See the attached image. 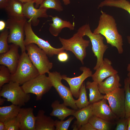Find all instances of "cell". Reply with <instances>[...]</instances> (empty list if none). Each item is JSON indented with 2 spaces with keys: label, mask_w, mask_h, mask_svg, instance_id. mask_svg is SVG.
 Segmentation results:
<instances>
[{
  "label": "cell",
  "mask_w": 130,
  "mask_h": 130,
  "mask_svg": "<svg viewBox=\"0 0 130 130\" xmlns=\"http://www.w3.org/2000/svg\"><path fill=\"white\" fill-rule=\"evenodd\" d=\"M105 6L122 9L127 12L130 15V2L127 0H104L100 3L98 8Z\"/></svg>",
  "instance_id": "484cf974"
},
{
  "label": "cell",
  "mask_w": 130,
  "mask_h": 130,
  "mask_svg": "<svg viewBox=\"0 0 130 130\" xmlns=\"http://www.w3.org/2000/svg\"><path fill=\"white\" fill-rule=\"evenodd\" d=\"M107 100L104 98L92 104L93 115L113 123L118 119L107 104Z\"/></svg>",
  "instance_id": "5bb4252c"
},
{
  "label": "cell",
  "mask_w": 130,
  "mask_h": 130,
  "mask_svg": "<svg viewBox=\"0 0 130 130\" xmlns=\"http://www.w3.org/2000/svg\"><path fill=\"white\" fill-rule=\"evenodd\" d=\"M75 118L74 116H71L64 121L56 120L54 121L55 130H68L71 122Z\"/></svg>",
  "instance_id": "d6a6232c"
},
{
  "label": "cell",
  "mask_w": 130,
  "mask_h": 130,
  "mask_svg": "<svg viewBox=\"0 0 130 130\" xmlns=\"http://www.w3.org/2000/svg\"><path fill=\"white\" fill-rule=\"evenodd\" d=\"M39 8L47 10L52 9L59 12L63 10L59 0H44L40 5Z\"/></svg>",
  "instance_id": "f546056e"
},
{
  "label": "cell",
  "mask_w": 130,
  "mask_h": 130,
  "mask_svg": "<svg viewBox=\"0 0 130 130\" xmlns=\"http://www.w3.org/2000/svg\"><path fill=\"white\" fill-rule=\"evenodd\" d=\"M83 37L79 28L77 32L69 39L59 38L63 49L72 52L82 64H84L83 60L86 55V48L90 42L89 40L84 39Z\"/></svg>",
  "instance_id": "3957f363"
},
{
  "label": "cell",
  "mask_w": 130,
  "mask_h": 130,
  "mask_svg": "<svg viewBox=\"0 0 130 130\" xmlns=\"http://www.w3.org/2000/svg\"><path fill=\"white\" fill-rule=\"evenodd\" d=\"M26 49L30 60L39 74H48L50 72L53 64L49 61L48 56L43 50L33 43L26 46Z\"/></svg>",
  "instance_id": "8992f818"
},
{
  "label": "cell",
  "mask_w": 130,
  "mask_h": 130,
  "mask_svg": "<svg viewBox=\"0 0 130 130\" xmlns=\"http://www.w3.org/2000/svg\"><path fill=\"white\" fill-rule=\"evenodd\" d=\"M64 4L65 5H67L70 3V0H63Z\"/></svg>",
  "instance_id": "f6af8a7d"
},
{
  "label": "cell",
  "mask_w": 130,
  "mask_h": 130,
  "mask_svg": "<svg viewBox=\"0 0 130 130\" xmlns=\"http://www.w3.org/2000/svg\"><path fill=\"white\" fill-rule=\"evenodd\" d=\"M128 41L129 43L130 44V36L127 37ZM127 70L129 72H130V63L128 64L127 67Z\"/></svg>",
  "instance_id": "60d3db41"
},
{
  "label": "cell",
  "mask_w": 130,
  "mask_h": 130,
  "mask_svg": "<svg viewBox=\"0 0 130 130\" xmlns=\"http://www.w3.org/2000/svg\"><path fill=\"white\" fill-rule=\"evenodd\" d=\"M31 107L21 108L17 117L19 121L20 130H35L36 119Z\"/></svg>",
  "instance_id": "2e32d148"
},
{
  "label": "cell",
  "mask_w": 130,
  "mask_h": 130,
  "mask_svg": "<svg viewBox=\"0 0 130 130\" xmlns=\"http://www.w3.org/2000/svg\"><path fill=\"white\" fill-rule=\"evenodd\" d=\"M6 24L3 20H1L0 21V31L1 32L3 31L6 27Z\"/></svg>",
  "instance_id": "f35d334b"
},
{
  "label": "cell",
  "mask_w": 130,
  "mask_h": 130,
  "mask_svg": "<svg viewBox=\"0 0 130 130\" xmlns=\"http://www.w3.org/2000/svg\"><path fill=\"white\" fill-rule=\"evenodd\" d=\"M6 28L1 31L0 34V54L7 52L9 50L10 45L8 44L7 39L9 33Z\"/></svg>",
  "instance_id": "4dcf8cb0"
},
{
  "label": "cell",
  "mask_w": 130,
  "mask_h": 130,
  "mask_svg": "<svg viewBox=\"0 0 130 130\" xmlns=\"http://www.w3.org/2000/svg\"><path fill=\"white\" fill-rule=\"evenodd\" d=\"M34 2H30L24 4L23 13L25 17L29 19L28 21L32 25L37 26L39 20V18H47L48 17L46 11L47 10L42 8L37 9L34 6Z\"/></svg>",
  "instance_id": "9a60e30c"
},
{
  "label": "cell",
  "mask_w": 130,
  "mask_h": 130,
  "mask_svg": "<svg viewBox=\"0 0 130 130\" xmlns=\"http://www.w3.org/2000/svg\"><path fill=\"white\" fill-rule=\"evenodd\" d=\"M11 74L8 68L6 66H0V89L5 84L11 81Z\"/></svg>",
  "instance_id": "1f68e13d"
},
{
  "label": "cell",
  "mask_w": 130,
  "mask_h": 130,
  "mask_svg": "<svg viewBox=\"0 0 130 130\" xmlns=\"http://www.w3.org/2000/svg\"><path fill=\"white\" fill-rule=\"evenodd\" d=\"M101 12L98 25L93 33L104 36L107 43L115 47L119 54L122 53L124 52L123 38L118 32L115 20L112 16L102 10Z\"/></svg>",
  "instance_id": "6da1fadb"
},
{
  "label": "cell",
  "mask_w": 130,
  "mask_h": 130,
  "mask_svg": "<svg viewBox=\"0 0 130 130\" xmlns=\"http://www.w3.org/2000/svg\"><path fill=\"white\" fill-rule=\"evenodd\" d=\"M80 28L84 36H86L88 37L91 42L92 50L97 58L96 63L93 68L96 70L102 63L104 54L108 48V46L104 44L103 35L94 33L91 32L89 24H85Z\"/></svg>",
  "instance_id": "52a82bcc"
},
{
  "label": "cell",
  "mask_w": 130,
  "mask_h": 130,
  "mask_svg": "<svg viewBox=\"0 0 130 130\" xmlns=\"http://www.w3.org/2000/svg\"><path fill=\"white\" fill-rule=\"evenodd\" d=\"M51 106L52 110L50 115L56 117L61 120H64L69 116L73 115L77 110L68 108L63 103L60 104V101L57 100L53 102Z\"/></svg>",
  "instance_id": "7402d4cb"
},
{
  "label": "cell",
  "mask_w": 130,
  "mask_h": 130,
  "mask_svg": "<svg viewBox=\"0 0 130 130\" xmlns=\"http://www.w3.org/2000/svg\"><path fill=\"white\" fill-rule=\"evenodd\" d=\"M24 3L30 2H35V0H17Z\"/></svg>",
  "instance_id": "b9f144b4"
},
{
  "label": "cell",
  "mask_w": 130,
  "mask_h": 130,
  "mask_svg": "<svg viewBox=\"0 0 130 130\" xmlns=\"http://www.w3.org/2000/svg\"><path fill=\"white\" fill-rule=\"evenodd\" d=\"M38 70L30 60L26 52L22 53L15 73L11 75V81L20 85L34 78L39 74Z\"/></svg>",
  "instance_id": "7a4b0ae2"
},
{
  "label": "cell",
  "mask_w": 130,
  "mask_h": 130,
  "mask_svg": "<svg viewBox=\"0 0 130 130\" xmlns=\"http://www.w3.org/2000/svg\"><path fill=\"white\" fill-rule=\"evenodd\" d=\"M98 84L93 81L91 82L87 81L86 84V89H89V102L90 104L98 101L104 98V95L101 94L99 91Z\"/></svg>",
  "instance_id": "d4e9b609"
},
{
  "label": "cell",
  "mask_w": 130,
  "mask_h": 130,
  "mask_svg": "<svg viewBox=\"0 0 130 130\" xmlns=\"http://www.w3.org/2000/svg\"><path fill=\"white\" fill-rule=\"evenodd\" d=\"M58 55V60L61 62H65L68 59V55L66 52H61Z\"/></svg>",
  "instance_id": "d590c367"
},
{
  "label": "cell",
  "mask_w": 130,
  "mask_h": 130,
  "mask_svg": "<svg viewBox=\"0 0 130 130\" xmlns=\"http://www.w3.org/2000/svg\"><path fill=\"white\" fill-rule=\"evenodd\" d=\"M120 78L117 74L110 76L104 81L98 84L99 91L101 94H108L120 87Z\"/></svg>",
  "instance_id": "d6986e66"
},
{
  "label": "cell",
  "mask_w": 130,
  "mask_h": 130,
  "mask_svg": "<svg viewBox=\"0 0 130 130\" xmlns=\"http://www.w3.org/2000/svg\"><path fill=\"white\" fill-rule=\"evenodd\" d=\"M8 0H0V8H4Z\"/></svg>",
  "instance_id": "74e56055"
},
{
  "label": "cell",
  "mask_w": 130,
  "mask_h": 130,
  "mask_svg": "<svg viewBox=\"0 0 130 130\" xmlns=\"http://www.w3.org/2000/svg\"><path fill=\"white\" fill-rule=\"evenodd\" d=\"M112 64L111 61L108 58L104 59L102 64L91 77L93 81L99 84L105 78L117 74L118 71L113 68Z\"/></svg>",
  "instance_id": "e0dca14e"
},
{
  "label": "cell",
  "mask_w": 130,
  "mask_h": 130,
  "mask_svg": "<svg viewBox=\"0 0 130 130\" xmlns=\"http://www.w3.org/2000/svg\"><path fill=\"white\" fill-rule=\"evenodd\" d=\"M31 26V23L28 21L25 25V38L24 40V43L25 46L30 44H35L50 57L54 55H58L60 53L64 52L65 50L62 47L59 48L54 47L47 41L39 37L33 31Z\"/></svg>",
  "instance_id": "9c48e42d"
},
{
  "label": "cell",
  "mask_w": 130,
  "mask_h": 130,
  "mask_svg": "<svg viewBox=\"0 0 130 130\" xmlns=\"http://www.w3.org/2000/svg\"><path fill=\"white\" fill-rule=\"evenodd\" d=\"M21 107L13 104L8 106H0V121L4 122L17 117Z\"/></svg>",
  "instance_id": "cb8c5ba5"
},
{
  "label": "cell",
  "mask_w": 130,
  "mask_h": 130,
  "mask_svg": "<svg viewBox=\"0 0 130 130\" xmlns=\"http://www.w3.org/2000/svg\"><path fill=\"white\" fill-rule=\"evenodd\" d=\"M0 96L6 98L12 104L20 107L25 105L31 98L30 94L26 93L19 84L12 81L2 86L0 89Z\"/></svg>",
  "instance_id": "5b68a950"
},
{
  "label": "cell",
  "mask_w": 130,
  "mask_h": 130,
  "mask_svg": "<svg viewBox=\"0 0 130 130\" xmlns=\"http://www.w3.org/2000/svg\"><path fill=\"white\" fill-rule=\"evenodd\" d=\"M6 100V99L4 98H0V105H2L5 102V101Z\"/></svg>",
  "instance_id": "ee69618b"
},
{
  "label": "cell",
  "mask_w": 130,
  "mask_h": 130,
  "mask_svg": "<svg viewBox=\"0 0 130 130\" xmlns=\"http://www.w3.org/2000/svg\"><path fill=\"white\" fill-rule=\"evenodd\" d=\"M43 110H39L36 116L35 130H55L54 121L45 114Z\"/></svg>",
  "instance_id": "44dd1931"
},
{
  "label": "cell",
  "mask_w": 130,
  "mask_h": 130,
  "mask_svg": "<svg viewBox=\"0 0 130 130\" xmlns=\"http://www.w3.org/2000/svg\"><path fill=\"white\" fill-rule=\"evenodd\" d=\"M92 104L77 110L73 116L76 119L72 125L73 130H79L83 125L88 123L90 117L93 115L92 110Z\"/></svg>",
  "instance_id": "ac0fdd59"
},
{
  "label": "cell",
  "mask_w": 130,
  "mask_h": 130,
  "mask_svg": "<svg viewBox=\"0 0 130 130\" xmlns=\"http://www.w3.org/2000/svg\"><path fill=\"white\" fill-rule=\"evenodd\" d=\"M52 86L49 78L45 74H39L21 86L26 93L36 95L37 101L41 100L43 96L48 92Z\"/></svg>",
  "instance_id": "ba28073f"
},
{
  "label": "cell",
  "mask_w": 130,
  "mask_h": 130,
  "mask_svg": "<svg viewBox=\"0 0 130 130\" xmlns=\"http://www.w3.org/2000/svg\"><path fill=\"white\" fill-rule=\"evenodd\" d=\"M125 95L124 88L120 87L104 96V98L108 100L112 112L118 119L125 117Z\"/></svg>",
  "instance_id": "8fae6325"
},
{
  "label": "cell",
  "mask_w": 130,
  "mask_h": 130,
  "mask_svg": "<svg viewBox=\"0 0 130 130\" xmlns=\"http://www.w3.org/2000/svg\"><path fill=\"white\" fill-rule=\"evenodd\" d=\"M127 76V78L128 79L130 85V72H129L128 73Z\"/></svg>",
  "instance_id": "7dc6e473"
},
{
  "label": "cell",
  "mask_w": 130,
  "mask_h": 130,
  "mask_svg": "<svg viewBox=\"0 0 130 130\" xmlns=\"http://www.w3.org/2000/svg\"><path fill=\"white\" fill-rule=\"evenodd\" d=\"M50 16L52 18L53 23L49 24V31L53 36L55 37L58 36L62 29L65 28H67L71 30H73L74 29V22L72 23L69 21L62 20L57 16Z\"/></svg>",
  "instance_id": "ffe728a7"
},
{
  "label": "cell",
  "mask_w": 130,
  "mask_h": 130,
  "mask_svg": "<svg viewBox=\"0 0 130 130\" xmlns=\"http://www.w3.org/2000/svg\"><path fill=\"white\" fill-rule=\"evenodd\" d=\"M88 122L96 130H110L113 123L93 115L89 118Z\"/></svg>",
  "instance_id": "4316f807"
},
{
  "label": "cell",
  "mask_w": 130,
  "mask_h": 130,
  "mask_svg": "<svg viewBox=\"0 0 130 130\" xmlns=\"http://www.w3.org/2000/svg\"><path fill=\"white\" fill-rule=\"evenodd\" d=\"M48 77L52 83V86L55 88L61 98L63 101V103L67 106L77 110L78 109L75 103L70 88L64 85L62 83V75L57 72H50Z\"/></svg>",
  "instance_id": "30bf717a"
},
{
  "label": "cell",
  "mask_w": 130,
  "mask_h": 130,
  "mask_svg": "<svg viewBox=\"0 0 130 130\" xmlns=\"http://www.w3.org/2000/svg\"></svg>",
  "instance_id": "c3c4849f"
},
{
  "label": "cell",
  "mask_w": 130,
  "mask_h": 130,
  "mask_svg": "<svg viewBox=\"0 0 130 130\" xmlns=\"http://www.w3.org/2000/svg\"><path fill=\"white\" fill-rule=\"evenodd\" d=\"M5 124L4 122L0 121V130H5Z\"/></svg>",
  "instance_id": "7bdbcfd3"
},
{
  "label": "cell",
  "mask_w": 130,
  "mask_h": 130,
  "mask_svg": "<svg viewBox=\"0 0 130 130\" xmlns=\"http://www.w3.org/2000/svg\"><path fill=\"white\" fill-rule=\"evenodd\" d=\"M24 3L17 0H9L4 9L8 18H23L25 17L23 13Z\"/></svg>",
  "instance_id": "603a6c76"
},
{
  "label": "cell",
  "mask_w": 130,
  "mask_h": 130,
  "mask_svg": "<svg viewBox=\"0 0 130 130\" xmlns=\"http://www.w3.org/2000/svg\"><path fill=\"white\" fill-rule=\"evenodd\" d=\"M44 0H35V7L36 8H38L40 4Z\"/></svg>",
  "instance_id": "ab89813d"
},
{
  "label": "cell",
  "mask_w": 130,
  "mask_h": 130,
  "mask_svg": "<svg viewBox=\"0 0 130 130\" xmlns=\"http://www.w3.org/2000/svg\"><path fill=\"white\" fill-rule=\"evenodd\" d=\"M80 70L82 73L78 77L69 78L65 75H62L63 79L69 84L73 96L77 98H78L79 90L84 81L88 78L91 77L93 74L91 69L86 67H81Z\"/></svg>",
  "instance_id": "4fadbf2b"
},
{
  "label": "cell",
  "mask_w": 130,
  "mask_h": 130,
  "mask_svg": "<svg viewBox=\"0 0 130 130\" xmlns=\"http://www.w3.org/2000/svg\"><path fill=\"white\" fill-rule=\"evenodd\" d=\"M19 46L12 44L10 45L9 50L6 52L0 54V64L6 66L11 74L15 72L20 56L19 53Z\"/></svg>",
  "instance_id": "7c38bea8"
},
{
  "label": "cell",
  "mask_w": 130,
  "mask_h": 130,
  "mask_svg": "<svg viewBox=\"0 0 130 130\" xmlns=\"http://www.w3.org/2000/svg\"><path fill=\"white\" fill-rule=\"evenodd\" d=\"M128 119L125 117L118 119L115 130H127Z\"/></svg>",
  "instance_id": "e575fe53"
},
{
  "label": "cell",
  "mask_w": 130,
  "mask_h": 130,
  "mask_svg": "<svg viewBox=\"0 0 130 130\" xmlns=\"http://www.w3.org/2000/svg\"><path fill=\"white\" fill-rule=\"evenodd\" d=\"M27 21L26 17L9 18L6 22V27L9 30L8 43L19 46L22 53L26 52V51L24 43V26Z\"/></svg>",
  "instance_id": "277c9868"
},
{
  "label": "cell",
  "mask_w": 130,
  "mask_h": 130,
  "mask_svg": "<svg viewBox=\"0 0 130 130\" xmlns=\"http://www.w3.org/2000/svg\"><path fill=\"white\" fill-rule=\"evenodd\" d=\"M128 123L127 130H130V116L128 118Z\"/></svg>",
  "instance_id": "bcb514c9"
},
{
  "label": "cell",
  "mask_w": 130,
  "mask_h": 130,
  "mask_svg": "<svg viewBox=\"0 0 130 130\" xmlns=\"http://www.w3.org/2000/svg\"><path fill=\"white\" fill-rule=\"evenodd\" d=\"M5 130H20L19 121L17 117L5 122Z\"/></svg>",
  "instance_id": "836d02e7"
},
{
  "label": "cell",
  "mask_w": 130,
  "mask_h": 130,
  "mask_svg": "<svg viewBox=\"0 0 130 130\" xmlns=\"http://www.w3.org/2000/svg\"><path fill=\"white\" fill-rule=\"evenodd\" d=\"M124 83L125 94L124 102L125 117L128 118L130 116V85L127 78L124 79Z\"/></svg>",
  "instance_id": "f1b7e54d"
},
{
  "label": "cell",
  "mask_w": 130,
  "mask_h": 130,
  "mask_svg": "<svg viewBox=\"0 0 130 130\" xmlns=\"http://www.w3.org/2000/svg\"><path fill=\"white\" fill-rule=\"evenodd\" d=\"M75 103L78 109L85 107L90 104L87 98L84 82L83 83L80 88L78 99L75 100Z\"/></svg>",
  "instance_id": "83f0119b"
},
{
  "label": "cell",
  "mask_w": 130,
  "mask_h": 130,
  "mask_svg": "<svg viewBox=\"0 0 130 130\" xmlns=\"http://www.w3.org/2000/svg\"><path fill=\"white\" fill-rule=\"evenodd\" d=\"M79 130H96L89 122L82 125Z\"/></svg>",
  "instance_id": "8d00e7d4"
}]
</instances>
